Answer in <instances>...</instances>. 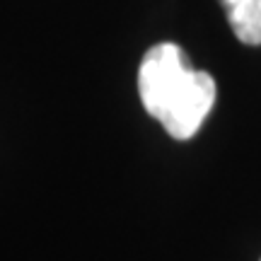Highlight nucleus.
Returning a JSON list of instances; mask_svg holds the SVG:
<instances>
[{"label":"nucleus","instance_id":"nucleus-2","mask_svg":"<svg viewBox=\"0 0 261 261\" xmlns=\"http://www.w3.org/2000/svg\"><path fill=\"white\" fill-rule=\"evenodd\" d=\"M234 37L247 46L261 44V0H220Z\"/></svg>","mask_w":261,"mask_h":261},{"label":"nucleus","instance_id":"nucleus-1","mask_svg":"<svg viewBox=\"0 0 261 261\" xmlns=\"http://www.w3.org/2000/svg\"><path fill=\"white\" fill-rule=\"evenodd\" d=\"M138 92L145 112L172 138H194L215 107V80L189 65L184 48L165 41L148 48L138 68Z\"/></svg>","mask_w":261,"mask_h":261}]
</instances>
